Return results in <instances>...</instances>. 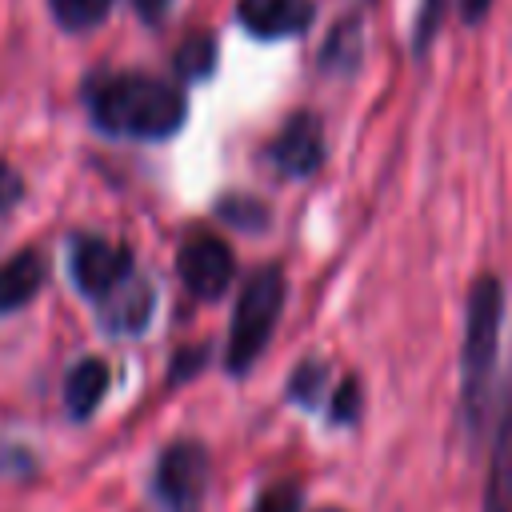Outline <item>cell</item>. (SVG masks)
Here are the masks:
<instances>
[{
    "mask_svg": "<svg viewBox=\"0 0 512 512\" xmlns=\"http://www.w3.org/2000/svg\"><path fill=\"white\" fill-rule=\"evenodd\" d=\"M200 360H204V348H184L172 364V384H180L188 372H200Z\"/></svg>",
    "mask_w": 512,
    "mask_h": 512,
    "instance_id": "cell-22",
    "label": "cell"
},
{
    "mask_svg": "<svg viewBox=\"0 0 512 512\" xmlns=\"http://www.w3.org/2000/svg\"><path fill=\"white\" fill-rule=\"evenodd\" d=\"M236 20L256 40H284L312 28L316 4L312 0H236Z\"/></svg>",
    "mask_w": 512,
    "mask_h": 512,
    "instance_id": "cell-8",
    "label": "cell"
},
{
    "mask_svg": "<svg viewBox=\"0 0 512 512\" xmlns=\"http://www.w3.org/2000/svg\"><path fill=\"white\" fill-rule=\"evenodd\" d=\"M324 388H328V364L316 360V356H308V360H300L296 372L288 376L284 396H288L292 404H300V408H320Z\"/></svg>",
    "mask_w": 512,
    "mask_h": 512,
    "instance_id": "cell-14",
    "label": "cell"
},
{
    "mask_svg": "<svg viewBox=\"0 0 512 512\" xmlns=\"http://www.w3.org/2000/svg\"><path fill=\"white\" fill-rule=\"evenodd\" d=\"M216 68V36L196 32L176 48V72L180 80H204Z\"/></svg>",
    "mask_w": 512,
    "mask_h": 512,
    "instance_id": "cell-16",
    "label": "cell"
},
{
    "mask_svg": "<svg viewBox=\"0 0 512 512\" xmlns=\"http://www.w3.org/2000/svg\"><path fill=\"white\" fill-rule=\"evenodd\" d=\"M320 512H340V508H320Z\"/></svg>",
    "mask_w": 512,
    "mask_h": 512,
    "instance_id": "cell-25",
    "label": "cell"
},
{
    "mask_svg": "<svg viewBox=\"0 0 512 512\" xmlns=\"http://www.w3.org/2000/svg\"><path fill=\"white\" fill-rule=\"evenodd\" d=\"M216 212L236 228H264V220H268V208L256 204L252 196H228L216 204Z\"/></svg>",
    "mask_w": 512,
    "mask_h": 512,
    "instance_id": "cell-18",
    "label": "cell"
},
{
    "mask_svg": "<svg viewBox=\"0 0 512 512\" xmlns=\"http://www.w3.org/2000/svg\"><path fill=\"white\" fill-rule=\"evenodd\" d=\"M360 60V16H344L328 40H324V52H320V68L324 72H352Z\"/></svg>",
    "mask_w": 512,
    "mask_h": 512,
    "instance_id": "cell-13",
    "label": "cell"
},
{
    "mask_svg": "<svg viewBox=\"0 0 512 512\" xmlns=\"http://www.w3.org/2000/svg\"><path fill=\"white\" fill-rule=\"evenodd\" d=\"M108 384H112L108 360H100V356L76 360L68 368V376H64V408H68V416L72 420H88L100 408V400L108 396Z\"/></svg>",
    "mask_w": 512,
    "mask_h": 512,
    "instance_id": "cell-12",
    "label": "cell"
},
{
    "mask_svg": "<svg viewBox=\"0 0 512 512\" xmlns=\"http://www.w3.org/2000/svg\"><path fill=\"white\" fill-rule=\"evenodd\" d=\"M256 512H300V488L296 484H280V488H268L260 496V508Z\"/></svg>",
    "mask_w": 512,
    "mask_h": 512,
    "instance_id": "cell-21",
    "label": "cell"
},
{
    "mask_svg": "<svg viewBox=\"0 0 512 512\" xmlns=\"http://www.w3.org/2000/svg\"><path fill=\"white\" fill-rule=\"evenodd\" d=\"M132 8L140 12V20L160 24V20H164V12H168V0H132Z\"/></svg>",
    "mask_w": 512,
    "mask_h": 512,
    "instance_id": "cell-24",
    "label": "cell"
},
{
    "mask_svg": "<svg viewBox=\"0 0 512 512\" xmlns=\"http://www.w3.org/2000/svg\"><path fill=\"white\" fill-rule=\"evenodd\" d=\"M48 280V260L40 248H20L0 264V316L20 312L36 300V292Z\"/></svg>",
    "mask_w": 512,
    "mask_h": 512,
    "instance_id": "cell-11",
    "label": "cell"
},
{
    "mask_svg": "<svg viewBox=\"0 0 512 512\" xmlns=\"http://www.w3.org/2000/svg\"><path fill=\"white\" fill-rule=\"evenodd\" d=\"M268 164L288 180H308L324 164V124L316 112H292L268 144Z\"/></svg>",
    "mask_w": 512,
    "mask_h": 512,
    "instance_id": "cell-7",
    "label": "cell"
},
{
    "mask_svg": "<svg viewBox=\"0 0 512 512\" xmlns=\"http://www.w3.org/2000/svg\"><path fill=\"white\" fill-rule=\"evenodd\" d=\"M440 16H444V0H420V12H416V28H412V52L424 56L436 40V28H440Z\"/></svg>",
    "mask_w": 512,
    "mask_h": 512,
    "instance_id": "cell-19",
    "label": "cell"
},
{
    "mask_svg": "<svg viewBox=\"0 0 512 512\" xmlns=\"http://www.w3.org/2000/svg\"><path fill=\"white\" fill-rule=\"evenodd\" d=\"M456 8H460V20H464V24H480V20L488 16L492 0H456Z\"/></svg>",
    "mask_w": 512,
    "mask_h": 512,
    "instance_id": "cell-23",
    "label": "cell"
},
{
    "mask_svg": "<svg viewBox=\"0 0 512 512\" xmlns=\"http://www.w3.org/2000/svg\"><path fill=\"white\" fill-rule=\"evenodd\" d=\"M24 192H28V184H24L20 168H12L8 160H0V216H4L8 208H16V204L24 200Z\"/></svg>",
    "mask_w": 512,
    "mask_h": 512,
    "instance_id": "cell-20",
    "label": "cell"
},
{
    "mask_svg": "<svg viewBox=\"0 0 512 512\" xmlns=\"http://www.w3.org/2000/svg\"><path fill=\"white\" fill-rule=\"evenodd\" d=\"M284 296H288V280L280 264H260L232 308V324H228V344H224V368L232 376H244L268 348L276 320L284 312Z\"/></svg>",
    "mask_w": 512,
    "mask_h": 512,
    "instance_id": "cell-3",
    "label": "cell"
},
{
    "mask_svg": "<svg viewBox=\"0 0 512 512\" xmlns=\"http://www.w3.org/2000/svg\"><path fill=\"white\" fill-rule=\"evenodd\" d=\"M116 0H48L52 8V20L64 28V32H92L96 24L108 20Z\"/></svg>",
    "mask_w": 512,
    "mask_h": 512,
    "instance_id": "cell-15",
    "label": "cell"
},
{
    "mask_svg": "<svg viewBox=\"0 0 512 512\" xmlns=\"http://www.w3.org/2000/svg\"><path fill=\"white\" fill-rule=\"evenodd\" d=\"M360 408H364V392H360V380L356 376H344L328 400V420L332 424H356L360 420Z\"/></svg>",
    "mask_w": 512,
    "mask_h": 512,
    "instance_id": "cell-17",
    "label": "cell"
},
{
    "mask_svg": "<svg viewBox=\"0 0 512 512\" xmlns=\"http://www.w3.org/2000/svg\"><path fill=\"white\" fill-rule=\"evenodd\" d=\"M500 332H504V284L500 276L484 272L468 288L464 340H460V416L472 436H480L488 420L496 360H500Z\"/></svg>",
    "mask_w": 512,
    "mask_h": 512,
    "instance_id": "cell-2",
    "label": "cell"
},
{
    "mask_svg": "<svg viewBox=\"0 0 512 512\" xmlns=\"http://www.w3.org/2000/svg\"><path fill=\"white\" fill-rule=\"evenodd\" d=\"M68 272L80 296H88L92 304H104L116 288H124L136 276V260L132 248L96 232H76L68 240Z\"/></svg>",
    "mask_w": 512,
    "mask_h": 512,
    "instance_id": "cell-5",
    "label": "cell"
},
{
    "mask_svg": "<svg viewBox=\"0 0 512 512\" xmlns=\"http://www.w3.org/2000/svg\"><path fill=\"white\" fill-rule=\"evenodd\" d=\"M212 456L200 440H172L152 468V496L164 512H204Z\"/></svg>",
    "mask_w": 512,
    "mask_h": 512,
    "instance_id": "cell-4",
    "label": "cell"
},
{
    "mask_svg": "<svg viewBox=\"0 0 512 512\" xmlns=\"http://www.w3.org/2000/svg\"><path fill=\"white\" fill-rule=\"evenodd\" d=\"M480 512H512V388L500 400L496 436H492V464H488Z\"/></svg>",
    "mask_w": 512,
    "mask_h": 512,
    "instance_id": "cell-10",
    "label": "cell"
},
{
    "mask_svg": "<svg viewBox=\"0 0 512 512\" xmlns=\"http://www.w3.org/2000/svg\"><path fill=\"white\" fill-rule=\"evenodd\" d=\"M176 276L192 300L212 304L232 288L236 256L224 244V236H216L208 228H192L176 248Z\"/></svg>",
    "mask_w": 512,
    "mask_h": 512,
    "instance_id": "cell-6",
    "label": "cell"
},
{
    "mask_svg": "<svg viewBox=\"0 0 512 512\" xmlns=\"http://www.w3.org/2000/svg\"><path fill=\"white\" fill-rule=\"evenodd\" d=\"M96 312H100L104 332H112V336H136V332L148 328V320L156 312V292H152V284L144 276H132L104 304H96Z\"/></svg>",
    "mask_w": 512,
    "mask_h": 512,
    "instance_id": "cell-9",
    "label": "cell"
},
{
    "mask_svg": "<svg viewBox=\"0 0 512 512\" xmlns=\"http://www.w3.org/2000/svg\"><path fill=\"white\" fill-rule=\"evenodd\" d=\"M84 104L92 124L120 140H172L188 120L184 92L152 72H100L84 84Z\"/></svg>",
    "mask_w": 512,
    "mask_h": 512,
    "instance_id": "cell-1",
    "label": "cell"
}]
</instances>
